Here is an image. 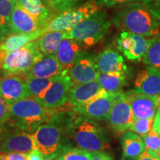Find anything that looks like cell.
Returning <instances> with one entry per match:
<instances>
[{"label":"cell","mask_w":160,"mask_h":160,"mask_svg":"<svg viewBox=\"0 0 160 160\" xmlns=\"http://www.w3.org/2000/svg\"><path fill=\"white\" fill-rule=\"evenodd\" d=\"M157 112L159 113V116H160V102H159V108H158Z\"/></svg>","instance_id":"cell-45"},{"label":"cell","mask_w":160,"mask_h":160,"mask_svg":"<svg viewBox=\"0 0 160 160\" xmlns=\"http://www.w3.org/2000/svg\"><path fill=\"white\" fill-rule=\"evenodd\" d=\"M128 73L124 72H110L100 73L99 80L102 88L108 93H115L122 91L127 84Z\"/></svg>","instance_id":"cell-25"},{"label":"cell","mask_w":160,"mask_h":160,"mask_svg":"<svg viewBox=\"0 0 160 160\" xmlns=\"http://www.w3.org/2000/svg\"><path fill=\"white\" fill-rule=\"evenodd\" d=\"M86 48L82 43L72 39L62 40L56 53L57 59L63 68L62 74H68L69 70Z\"/></svg>","instance_id":"cell-18"},{"label":"cell","mask_w":160,"mask_h":160,"mask_svg":"<svg viewBox=\"0 0 160 160\" xmlns=\"http://www.w3.org/2000/svg\"><path fill=\"white\" fill-rule=\"evenodd\" d=\"M73 86L68 74L59 75L48 89L35 99L47 108H59L68 102L69 93Z\"/></svg>","instance_id":"cell-8"},{"label":"cell","mask_w":160,"mask_h":160,"mask_svg":"<svg viewBox=\"0 0 160 160\" xmlns=\"http://www.w3.org/2000/svg\"><path fill=\"white\" fill-rule=\"evenodd\" d=\"M153 130H154L157 132L160 138V116L158 112H157V113H156L154 121H153Z\"/></svg>","instance_id":"cell-43"},{"label":"cell","mask_w":160,"mask_h":160,"mask_svg":"<svg viewBox=\"0 0 160 160\" xmlns=\"http://www.w3.org/2000/svg\"><path fill=\"white\" fill-rule=\"evenodd\" d=\"M93 153L81 148H70L65 150L57 160H91Z\"/></svg>","instance_id":"cell-30"},{"label":"cell","mask_w":160,"mask_h":160,"mask_svg":"<svg viewBox=\"0 0 160 160\" xmlns=\"http://www.w3.org/2000/svg\"><path fill=\"white\" fill-rule=\"evenodd\" d=\"M0 97L8 105L28 98L25 79L21 75L5 76L0 78Z\"/></svg>","instance_id":"cell-14"},{"label":"cell","mask_w":160,"mask_h":160,"mask_svg":"<svg viewBox=\"0 0 160 160\" xmlns=\"http://www.w3.org/2000/svg\"><path fill=\"white\" fill-rule=\"evenodd\" d=\"M28 153L18 152H0V160H27Z\"/></svg>","instance_id":"cell-37"},{"label":"cell","mask_w":160,"mask_h":160,"mask_svg":"<svg viewBox=\"0 0 160 160\" xmlns=\"http://www.w3.org/2000/svg\"><path fill=\"white\" fill-rule=\"evenodd\" d=\"M53 0H50V2H51V3H52V2H53Z\"/></svg>","instance_id":"cell-47"},{"label":"cell","mask_w":160,"mask_h":160,"mask_svg":"<svg viewBox=\"0 0 160 160\" xmlns=\"http://www.w3.org/2000/svg\"><path fill=\"white\" fill-rule=\"evenodd\" d=\"M13 1H15V2H17V0H13Z\"/></svg>","instance_id":"cell-49"},{"label":"cell","mask_w":160,"mask_h":160,"mask_svg":"<svg viewBox=\"0 0 160 160\" xmlns=\"http://www.w3.org/2000/svg\"><path fill=\"white\" fill-rule=\"evenodd\" d=\"M11 115L8 105L2 98L0 97V123L5 124L11 120Z\"/></svg>","instance_id":"cell-35"},{"label":"cell","mask_w":160,"mask_h":160,"mask_svg":"<svg viewBox=\"0 0 160 160\" xmlns=\"http://www.w3.org/2000/svg\"><path fill=\"white\" fill-rule=\"evenodd\" d=\"M122 160H124V159H122Z\"/></svg>","instance_id":"cell-50"},{"label":"cell","mask_w":160,"mask_h":160,"mask_svg":"<svg viewBox=\"0 0 160 160\" xmlns=\"http://www.w3.org/2000/svg\"><path fill=\"white\" fill-rule=\"evenodd\" d=\"M124 160H160L159 158L156 157L153 154L150 153L148 151H145L143 152L142 154L138 156L137 157L134 158H128V159H124Z\"/></svg>","instance_id":"cell-38"},{"label":"cell","mask_w":160,"mask_h":160,"mask_svg":"<svg viewBox=\"0 0 160 160\" xmlns=\"http://www.w3.org/2000/svg\"><path fill=\"white\" fill-rule=\"evenodd\" d=\"M9 27L12 34L31 33L43 29L37 19L17 2L10 17Z\"/></svg>","instance_id":"cell-16"},{"label":"cell","mask_w":160,"mask_h":160,"mask_svg":"<svg viewBox=\"0 0 160 160\" xmlns=\"http://www.w3.org/2000/svg\"><path fill=\"white\" fill-rule=\"evenodd\" d=\"M95 2L101 8L102 7L112 8L118 5H125L133 2H142V0H94Z\"/></svg>","instance_id":"cell-34"},{"label":"cell","mask_w":160,"mask_h":160,"mask_svg":"<svg viewBox=\"0 0 160 160\" xmlns=\"http://www.w3.org/2000/svg\"><path fill=\"white\" fill-rule=\"evenodd\" d=\"M100 9L94 0L89 1L68 11L58 13L45 26L44 31L45 32L69 31L84 20L94 14L96 12L100 11Z\"/></svg>","instance_id":"cell-7"},{"label":"cell","mask_w":160,"mask_h":160,"mask_svg":"<svg viewBox=\"0 0 160 160\" xmlns=\"http://www.w3.org/2000/svg\"><path fill=\"white\" fill-rule=\"evenodd\" d=\"M45 33L42 29L31 33H11L0 43V49L8 53L36 41Z\"/></svg>","instance_id":"cell-23"},{"label":"cell","mask_w":160,"mask_h":160,"mask_svg":"<svg viewBox=\"0 0 160 160\" xmlns=\"http://www.w3.org/2000/svg\"><path fill=\"white\" fill-rule=\"evenodd\" d=\"M111 22L104 11H99L79 23L69 31H65V39L77 40L85 48L94 45L105 37Z\"/></svg>","instance_id":"cell-5"},{"label":"cell","mask_w":160,"mask_h":160,"mask_svg":"<svg viewBox=\"0 0 160 160\" xmlns=\"http://www.w3.org/2000/svg\"><path fill=\"white\" fill-rule=\"evenodd\" d=\"M133 121L134 117L126 93L118 92L108 119L110 127L117 135L122 134L129 130Z\"/></svg>","instance_id":"cell-11"},{"label":"cell","mask_w":160,"mask_h":160,"mask_svg":"<svg viewBox=\"0 0 160 160\" xmlns=\"http://www.w3.org/2000/svg\"><path fill=\"white\" fill-rule=\"evenodd\" d=\"M116 96L117 93H108L102 89L88 102L74 109L80 115L93 121H108Z\"/></svg>","instance_id":"cell-10"},{"label":"cell","mask_w":160,"mask_h":160,"mask_svg":"<svg viewBox=\"0 0 160 160\" xmlns=\"http://www.w3.org/2000/svg\"><path fill=\"white\" fill-rule=\"evenodd\" d=\"M8 133L9 131L7 125H5L3 123H0V146L2 144Z\"/></svg>","instance_id":"cell-41"},{"label":"cell","mask_w":160,"mask_h":160,"mask_svg":"<svg viewBox=\"0 0 160 160\" xmlns=\"http://www.w3.org/2000/svg\"><path fill=\"white\" fill-rule=\"evenodd\" d=\"M56 77L25 79L26 89H27L28 98H36L38 96L41 95L46 90L48 89Z\"/></svg>","instance_id":"cell-27"},{"label":"cell","mask_w":160,"mask_h":160,"mask_svg":"<svg viewBox=\"0 0 160 160\" xmlns=\"http://www.w3.org/2000/svg\"><path fill=\"white\" fill-rule=\"evenodd\" d=\"M159 37H160V33H159Z\"/></svg>","instance_id":"cell-48"},{"label":"cell","mask_w":160,"mask_h":160,"mask_svg":"<svg viewBox=\"0 0 160 160\" xmlns=\"http://www.w3.org/2000/svg\"><path fill=\"white\" fill-rule=\"evenodd\" d=\"M17 2L0 0V27H9V20Z\"/></svg>","instance_id":"cell-31"},{"label":"cell","mask_w":160,"mask_h":160,"mask_svg":"<svg viewBox=\"0 0 160 160\" xmlns=\"http://www.w3.org/2000/svg\"><path fill=\"white\" fill-rule=\"evenodd\" d=\"M102 89L98 79L73 85L69 93L68 103L74 108L81 107L99 95Z\"/></svg>","instance_id":"cell-21"},{"label":"cell","mask_w":160,"mask_h":160,"mask_svg":"<svg viewBox=\"0 0 160 160\" xmlns=\"http://www.w3.org/2000/svg\"><path fill=\"white\" fill-rule=\"evenodd\" d=\"M44 56L36 40L8 53L2 71L5 76L25 74Z\"/></svg>","instance_id":"cell-6"},{"label":"cell","mask_w":160,"mask_h":160,"mask_svg":"<svg viewBox=\"0 0 160 160\" xmlns=\"http://www.w3.org/2000/svg\"><path fill=\"white\" fill-rule=\"evenodd\" d=\"M35 150V145L31 133L16 130L9 132L0 146V152H18L28 153Z\"/></svg>","instance_id":"cell-19"},{"label":"cell","mask_w":160,"mask_h":160,"mask_svg":"<svg viewBox=\"0 0 160 160\" xmlns=\"http://www.w3.org/2000/svg\"><path fill=\"white\" fill-rule=\"evenodd\" d=\"M154 118L153 119H134L133 124L130 127L129 131L137 133L140 137H142L153 129Z\"/></svg>","instance_id":"cell-32"},{"label":"cell","mask_w":160,"mask_h":160,"mask_svg":"<svg viewBox=\"0 0 160 160\" xmlns=\"http://www.w3.org/2000/svg\"><path fill=\"white\" fill-rule=\"evenodd\" d=\"M131 91L160 98V68L148 66L139 71Z\"/></svg>","instance_id":"cell-15"},{"label":"cell","mask_w":160,"mask_h":160,"mask_svg":"<svg viewBox=\"0 0 160 160\" xmlns=\"http://www.w3.org/2000/svg\"><path fill=\"white\" fill-rule=\"evenodd\" d=\"M63 73V68L56 55L45 56L35 64L25 74V78H51Z\"/></svg>","instance_id":"cell-20"},{"label":"cell","mask_w":160,"mask_h":160,"mask_svg":"<svg viewBox=\"0 0 160 160\" xmlns=\"http://www.w3.org/2000/svg\"><path fill=\"white\" fill-rule=\"evenodd\" d=\"M79 2L80 0H53L51 8L59 13L77 7V5Z\"/></svg>","instance_id":"cell-33"},{"label":"cell","mask_w":160,"mask_h":160,"mask_svg":"<svg viewBox=\"0 0 160 160\" xmlns=\"http://www.w3.org/2000/svg\"><path fill=\"white\" fill-rule=\"evenodd\" d=\"M94 62L99 73L128 72L124 57L111 48H106L97 56H94Z\"/></svg>","instance_id":"cell-17"},{"label":"cell","mask_w":160,"mask_h":160,"mask_svg":"<svg viewBox=\"0 0 160 160\" xmlns=\"http://www.w3.org/2000/svg\"><path fill=\"white\" fill-rule=\"evenodd\" d=\"M44 160H52L51 159H45Z\"/></svg>","instance_id":"cell-46"},{"label":"cell","mask_w":160,"mask_h":160,"mask_svg":"<svg viewBox=\"0 0 160 160\" xmlns=\"http://www.w3.org/2000/svg\"><path fill=\"white\" fill-rule=\"evenodd\" d=\"M42 1L46 5L51 8V2H50V0H42Z\"/></svg>","instance_id":"cell-44"},{"label":"cell","mask_w":160,"mask_h":160,"mask_svg":"<svg viewBox=\"0 0 160 160\" xmlns=\"http://www.w3.org/2000/svg\"><path fill=\"white\" fill-rule=\"evenodd\" d=\"M99 73L94 62V56L82 52L68 74L73 85H76L97 80Z\"/></svg>","instance_id":"cell-12"},{"label":"cell","mask_w":160,"mask_h":160,"mask_svg":"<svg viewBox=\"0 0 160 160\" xmlns=\"http://www.w3.org/2000/svg\"><path fill=\"white\" fill-rule=\"evenodd\" d=\"M17 2L37 19L43 30L56 17V11L46 5L42 0H17Z\"/></svg>","instance_id":"cell-22"},{"label":"cell","mask_w":160,"mask_h":160,"mask_svg":"<svg viewBox=\"0 0 160 160\" xmlns=\"http://www.w3.org/2000/svg\"><path fill=\"white\" fill-rule=\"evenodd\" d=\"M70 137L73 138L79 148L91 153L104 151L110 148L102 128L95 121L80 115L75 109L70 128Z\"/></svg>","instance_id":"cell-4"},{"label":"cell","mask_w":160,"mask_h":160,"mask_svg":"<svg viewBox=\"0 0 160 160\" xmlns=\"http://www.w3.org/2000/svg\"><path fill=\"white\" fill-rule=\"evenodd\" d=\"M11 124L17 130L33 133L39 126L49 122L55 109L44 107L35 98H26L10 105ZM9 121V122H10Z\"/></svg>","instance_id":"cell-3"},{"label":"cell","mask_w":160,"mask_h":160,"mask_svg":"<svg viewBox=\"0 0 160 160\" xmlns=\"http://www.w3.org/2000/svg\"><path fill=\"white\" fill-rule=\"evenodd\" d=\"M153 38H148L128 31H122L116 42L118 50L128 59L138 62L142 60L153 42Z\"/></svg>","instance_id":"cell-9"},{"label":"cell","mask_w":160,"mask_h":160,"mask_svg":"<svg viewBox=\"0 0 160 160\" xmlns=\"http://www.w3.org/2000/svg\"><path fill=\"white\" fill-rule=\"evenodd\" d=\"M142 2L160 22V0H142Z\"/></svg>","instance_id":"cell-36"},{"label":"cell","mask_w":160,"mask_h":160,"mask_svg":"<svg viewBox=\"0 0 160 160\" xmlns=\"http://www.w3.org/2000/svg\"><path fill=\"white\" fill-rule=\"evenodd\" d=\"M10 34H11L10 27H0V43Z\"/></svg>","instance_id":"cell-42"},{"label":"cell","mask_w":160,"mask_h":160,"mask_svg":"<svg viewBox=\"0 0 160 160\" xmlns=\"http://www.w3.org/2000/svg\"><path fill=\"white\" fill-rule=\"evenodd\" d=\"M145 145V150L160 159V138L154 130L142 137Z\"/></svg>","instance_id":"cell-29"},{"label":"cell","mask_w":160,"mask_h":160,"mask_svg":"<svg viewBox=\"0 0 160 160\" xmlns=\"http://www.w3.org/2000/svg\"><path fill=\"white\" fill-rule=\"evenodd\" d=\"M65 39V31H48L37 41L40 51L45 56L56 55L62 40Z\"/></svg>","instance_id":"cell-26"},{"label":"cell","mask_w":160,"mask_h":160,"mask_svg":"<svg viewBox=\"0 0 160 160\" xmlns=\"http://www.w3.org/2000/svg\"><path fill=\"white\" fill-rule=\"evenodd\" d=\"M142 62L148 67L160 68V37H154L153 41L144 56Z\"/></svg>","instance_id":"cell-28"},{"label":"cell","mask_w":160,"mask_h":160,"mask_svg":"<svg viewBox=\"0 0 160 160\" xmlns=\"http://www.w3.org/2000/svg\"><path fill=\"white\" fill-rule=\"evenodd\" d=\"M134 119H153L159 105L160 98L144 93L126 92Z\"/></svg>","instance_id":"cell-13"},{"label":"cell","mask_w":160,"mask_h":160,"mask_svg":"<svg viewBox=\"0 0 160 160\" xmlns=\"http://www.w3.org/2000/svg\"><path fill=\"white\" fill-rule=\"evenodd\" d=\"M44 155L37 150H33L28 153L27 160H44Z\"/></svg>","instance_id":"cell-40"},{"label":"cell","mask_w":160,"mask_h":160,"mask_svg":"<svg viewBox=\"0 0 160 160\" xmlns=\"http://www.w3.org/2000/svg\"><path fill=\"white\" fill-rule=\"evenodd\" d=\"M120 142L122 147L123 159L137 157L145 151L142 138L131 131L124 132Z\"/></svg>","instance_id":"cell-24"},{"label":"cell","mask_w":160,"mask_h":160,"mask_svg":"<svg viewBox=\"0 0 160 160\" xmlns=\"http://www.w3.org/2000/svg\"><path fill=\"white\" fill-rule=\"evenodd\" d=\"M117 28L148 38L159 37L160 22L142 2L124 5L111 18Z\"/></svg>","instance_id":"cell-2"},{"label":"cell","mask_w":160,"mask_h":160,"mask_svg":"<svg viewBox=\"0 0 160 160\" xmlns=\"http://www.w3.org/2000/svg\"><path fill=\"white\" fill-rule=\"evenodd\" d=\"M73 111L65 113L57 111L49 122L42 124L31 133L35 150L44 157L55 159L60 157L65 150L70 148L69 137Z\"/></svg>","instance_id":"cell-1"},{"label":"cell","mask_w":160,"mask_h":160,"mask_svg":"<svg viewBox=\"0 0 160 160\" xmlns=\"http://www.w3.org/2000/svg\"><path fill=\"white\" fill-rule=\"evenodd\" d=\"M91 160H113V159L108 153L101 151L93 153Z\"/></svg>","instance_id":"cell-39"}]
</instances>
